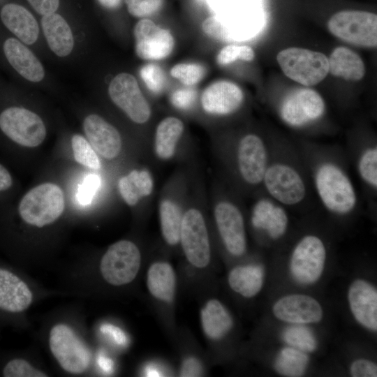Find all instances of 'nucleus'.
I'll list each match as a JSON object with an SVG mask.
<instances>
[{
    "label": "nucleus",
    "mask_w": 377,
    "mask_h": 377,
    "mask_svg": "<svg viewBox=\"0 0 377 377\" xmlns=\"http://www.w3.org/2000/svg\"><path fill=\"white\" fill-rule=\"evenodd\" d=\"M179 246L183 258L178 271L180 286L196 295L209 288L213 251L206 219L198 208L183 213Z\"/></svg>",
    "instance_id": "nucleus-1"
},
{
    "label": "nucleus",
    "mask_w": 377,
    "mask_h": 377,
    "mask_svg": "<svg viewBox=\"0 0 377 377\" xmlns=\"http://www.w3.org/2000/svg\"><path fill=\"white\" fill-rule=\"evenodd\" d=\"M179 286V272L170 260L158 257L148 263L145 271L148 299L170 339L178 328L175 314Z\"/></svg>",
    "instance_id": "nucleus-2"
},
{
    "label": "nucleus",
    "mask_w": 377,
    "mask_h": 377,
    "mask_svg": "<svg viewBox=\"0 0 377 377\" xmlns=\"http://www.w3.org/2000/svg\"><path fill=\"white\" fill-rule=\"evenodd\" d=\"M313 179L319 199L329 212L346 215L355 209L357 196L354 185L338 163L330 159L319 161L313 167Z\"/></svg>",
    "instance_id": "nucleus-3"
},
{
    "label": "nucleus",
    "mask_w": 377,
    "mask_h": 377,
    "mask_svg": "<svg viewBox=\"0 0 377 377\" xmlns=\"http://www.w3.org/2000/svg\"><path fill=\"white\" fill-rule=\"evenodd\" d=\"M222 22L227 42L245 39L261 23L263 10L258 0H206Z\"/></svg>",
    "instance_id": "nucleus-4"
},
{
    "label": "nucleus",
    "mask_w": 377,
    "mask_h": 377,
    "mask_svg": "<svg viewBox=\"0 0 377 377\" xmlns=\"http://www.w3.org/2000/svg\"><path fill=\"white\" fill-rule=\"evenodd\" d=\"M199 303V322L201 332L208 347L212 361L220 346L235 329V319L228 306L209 288L196 295Z\"/></svg>",
    "instance_id": "nucleus-5"
},
{
    "label": "nucleus",
    "mask_w": 377,
    "mask_h": 377,
    "mask_svg": "<svg viewBox=\"0 0 377 377\" xmlns=\"http://www.w3.org/2000/svg\"><path fill=\"white\" fill-rule=\"evenodd\" d=\"M64 207L62 189L55 184L44 183L24 195L19 202L17 214L27 224L42 228L54 222Z\"/></svg>",
    "instance_id": "nucleus-6"
},
{
    "label": "nucleus",
    "mask_w": 377,
    "mask_h": 377,
    "mask_svg": "<svg viewBox=\"0 0 377 377\" xmlns=\"http://www.w3.org/2000/svg\"><path fill=\"white\" fill-rule=\"evenodd\" d=\"M142 255L138 246L128 239L112 244L103 255L99 270L109 285L119 287L131 284L139 275Z\"/></svg>",
    "instance_id": "nucleus-7"
},
{
    "label": "nucleus",
    "mask_w": 377,
    "mask_h": 377,
    "mask_svg": "<svg viewBox=\"0 0 377 377\" xmlns=\"http://www.w3.org/2000/svg\"><path fill=\"white\" fill-rule=\"evenodd\" d=\"M262 183L270 197L281 205H298L306 195L301 172L288 161L269 160Z\"/></svg>",
    "instance_id": "nucleus-8"
},
{
    "label": "nucleus",
    "mask_w": 377,
    "mask_h": 377,
    "mask_svg": "<svg viewBox=\"0 0 377 377\" xmlns=\"http://www.w3.org/2000/svg\"><path fill=\"white\" fill-rule=\"evenodd\" d=\"M276 60L288 77L304 86L317 84L329 73L328 58L320 52L289 47L280 51Z\"/></svg>",
    "instance_id": "nucleus-9"
},
{
    "label": "nucleus",
    "mask_w": 377,
    "mask_h": 377,
    "mask_svg": "<svg viewBox=\"0 0 377 377\" xmlns=\"http://www.w3.org/2000/svg\"><path fill=\"white\" fill-rule=\"evenodd\" d=\"M0 131L9 141L24 147H36L46 137V128L41 118L19 106H10L1 110Z\"/></svg>",
    "instance_id": "nucleus-10"
},
{
    "label": "nucleus",
    "mask_w": 377,
    "mask_h": 377,
    "mask_svg": "<svg viewBox=\"0 0 377 377\" xmlns=\"http://www.w3.org/2000/svg\"><path fill=\"white\" fill-rule=\"evenodd\" d=\"M327 27L332 34L348 43L366 47L377 45V15L362 10H343L334 14Z\"/></svg>",
    "instance_id": "nucleus-11"
},
{
    "label": "nucleus",
    "mask_w": 377,
    "mask_h": 377,
    "mask_svg": "<svg viewBox=\"0 0 377 377\" xmlns=\"http://www.w3.org/2000/svg\"><path fill=\"white\" fill-rule=\"evenodd\" d=\"M50 350L66 371L82 374L90 363V353L73 330L66 324H57L50 330Z\"/></svg>",
    "instance_id": "nucleus-12"
},
{
    "label": "nucleus",
    "mask_w": 377,
    "mask_h": 377,
    "mask_svg": "<svg viewBox=\"0 0 377 377\" xmlns=\"http://www.w3.org/2000/svg\"><path fill=\"white\" fill-rule=\"evenodd\" d=\"M325 259L326 249L322 239L315 235H305L297 242L291 253V275L300 283H313L323 274Z\"/></svg>",
    "instance_id": "nucleus-13"
},
{
    "label": "nucleus",
    "mask_w": 377,
    "mask_h": 377,
    "mask_svg": "<svg viewBox=\"0 0 377 377\" xmlns=\"http://www.w3.org/2000/svg\"><path fill=\"white\" fill-rule=\"evenodd\" d=\"M216 232L226 251L232 257L242 256L247 249L244 216L232 202L223 200L214 208Z\"/></svg>",
    "instance_id": "nucleus-14"
},
{
    "label": "nucleus",
    "mask_w": 377,
    "mask_h": 377,
    "mask_svg": "<svg viewBox=\"0 0 377 377\" xmlns=\"http://www.w3.org/2000/svg\"><path fill=\"white\" fill-rule=\"evenodd\" d=\"M325 110V102L318 92L309 88H300L284 98L279 114L286 124L301 128L318 120Z\"/></svg>",
    "instance_id": "nucleus-15"
},
{
    "label": "nucleus",
    "mask_w": 377,
    "mask_h": 377,
    "mask_svg": "<svg viewBox=\"0 0 377 377\" xmlns=\"http://www.w3.org/2000/svg\"><path fill=\"white\" fill-rule=\"evenodd\" d=\"M269 160L268 148L260 136L249 133L239 140L236 164L244 182L252 186L261 184Z\"/></svg>",
    "instance_id": "nucleus-16"
},
{
    "label": "nucleus",
    "mask_w": 377,
    "mask_h": 377,
    "mask_svg": "<svg viewBox=\"0 0 377 377\" xmlns=\"http://www.w3.org/2000/svg\"><path fill=\"white\" fill-rule=\"evenodd\" d=\"M108 93L113 103L133 121L144 124L150 118V106L131 74L117 75L110 83Z\"/></svg>",
    "instance_id": "nucleus-17"
},
{
    "label": "nucleus",
    "mask_w": 377,
    "mask_h": 377,
    "mask_svg": "<svg viewBox=\"0 0 377 377\" xmlns=\"http://www.w3.org/2000/svg\"><path fill=\"white\" fill-rule=\"evenodd\" d=\"M170 340L177 355L175 376L179 377L207 376L211 360L207 351L202 350L187 329L177 328Z\"/></svg>",
    "instance_id": "nucleus-18"
},
{
    "label": "nucleus",
    "mask_w": 377,
    "mask_h": 377,
    "mask_svg": "<svg viewBox=\"0 0 377 377\" xmlns=\"http://www.w3.org/2000/svg\"><path fill=\"white\" fill-rule=\"evenodd\" d=\"M136 54L143 59L158 60L172 51L175 40L171 33L151 20L142 19L134 27Z\"/></svg>",
    "instance_id": "nucleus-19"
},
{
    "label": "nucleus",
    "mask_w": 377,
    "mask_h": 377,
    "mask_svg": "<svg viewBox=\"0 0 377 377\" xmlns=\"http://www.w3.org/2000/svg\"><path fill=\"white\" fill-rule=\"evenodd\" d=\"M274 316L291 324L320 322L323 317L320 304L315 298L303 294H291L279 298L272 306Z\"/></svg>",
    "instance_id": "nucleus-20"
},
{
    "label": "nucleus",
    "mask_w": 377,
    "mask_h": 377,
    "mask_svg": "<svg viewBox=\"0 0 377 377\" xmlns=\"http://www.w3.org/2000/svg\"><path fill=\"white\" fill-rule=\"evenodd\" d=\"M348 301L351 313L359 324L373 332L377 330V290L364 279L350 285Z\"/></svg>",
    "instance_id": "nucleus-21"
},
{
    "label": "nucleus",
    "mask_w": 377,
    "mask_h": 377,
    "mask_svg": "<svg viewBox=\"0 0 377 377\" xmlns=\"http://www.w3.org/2000/svg\"><path fill=\"white\" fill-rule=\"evenodd\" d=\"M88 142L98 154L106 159L116 158L121 151L122 142L119 131L101 116L89 114L83 121Z\"/></svg>",
    "instance_id": "nucleus-22"
},
{
    "label": "nucleus",
    "mask_w": 377,
    "mask_h": 377,
    "mask_svg": "<svg viewBox=\"0 0 377 377\" xmlns=\"http://www.w3.org/2000/svg\"><path fill=\"white\" fill-rule=\"evenodd\" d=\"M244 95L235 84L221 80L208 86L201 95L203 110L211 114L227 115L235 112L242 105Z\"/></svg>",
    "instance_id": "nucleus-23"
},
{
    "label": "nucleus",
    "mask_w": 377,
    "mask_h": 377,
    "mask_svg": "<svg viewBox=\"0 0 377 377\" xmlns=\"http://www.w3.org/2000/svg\"><path fill=\"white\" fill-rule=\"evenodd\" d=\"M32 300L27 283L13 272L0 267V311L22 312L31 305Z\"/></svg>",
    "instance_id": "nucleus-24"
},
{
    "label": "nucleus",
    "mask_w": 377,
    "mask_h": 377,
    "mask_svg": "<svg viewBox=\"0 0 377 377\" xmlns=\"http://www.w3.org/2000/svg\"><path fill=\"white\" fill-rule=\"evenodd\" d=\"M251 221L255 229L264 230L271 238L278 239L285 234L288 218L282 206L272 198H267L255 204Z\"/></svg>",
    "instance_id": "nucleus-25"
},
{
    "label": "nucleus",
    "mask_w": 377,
    "mask_h": 377,
    "mask_svg": "<svg viewBox=\"0 0 377 377\" xmlns=\"http://www.w3.org/2000/svg\"><path fill=\"white\" fill-rule=\"evenodd\" d=\"M265 279L263 267L256 263H240L230 269L226 282L236 295L251 299L262 290Z\"/></svg>",
    "instance_id": "nucleus-26"
},
{
    "label": "nucleus",
    "mask_w": 377,
    "mask_h": 377,
    "mask_svg": "<svg viewBox=\"0 0 377 377\" xmlns=\"http://www.w3.org/2000/svg\"><path fill=\"white\" fill-rule=\"evenodd\" d=\"M3 48L8 61L21 76L34 82L43 79L45 71L41 63L22 42L9 38Z\"/></svg>",
    "instance_id": "nucleus-27"
},
{
    "label": "nucleus",
    "mask_w": 377,
    "mask_h": 377,
    "mask_svg": "<svg viewBox=\"0 0 377 377\" xmlns=\"http://www.w3.org/2000/svg\"><path fill=\"white\" fill-rule=\"evenodd\" d=\"M0 16L6 27L24 43L31 45L38 39L39 28L36 20L22 6L7 3L2 7Z\"/></svg>",
    "instance_id": "nucleus-28"
},
{
    "label": "nucleus",
    "mask_w": 377,
    "mask_h": 377,
    "mask_svg": "<svg viewBox=\"0 0 377 377\" xmlns=\"http://www.w3.org/2000/svg\"><path fill=\"white\" fill-rule=\"evenodd\" d=\"M41 25L51 50L59 57H66L73 50L74 39L71 27L65 19L57 13L45 15Z\"/></svg>",
    "instance_id": "nucleus-29"
},
{
    "label": "nucleus",
    "mask_w": 377,
    "mask_h": 377,
    "mask_svg": "<svg viewBox=\"0 0 377 377\" xmlns=\"http://www.w3.org/2000/svg\"><path fill=\"white\" fill-rule=\"evenodd\" d=\"M329 72L346 80L358 81L365 73L362 58L354 51L346 47H337L328 59Z\"/></svg>",
    "instance_id": "nucleus-30"
},
{
    "label": "nucleus",
    "mask_w": 377,
    "mask_h": 377,
    "mask_svg": "<svg viewBox=\"0 0 377 377\" xmlns=\"http://www.w3.org/2000/svg\"><path fill=\"white\" fill-rule=\"evenodd\" d=\"M183 132L184 124L179 119L168 117L162 119L154 137V149L156 156L164 161L172 158Z\"/></svg>",
    "instance_id": "nucleus-31"
},
{
    "label": "nucleus",
    "mask_w": 377,
    "mask_h": 377,
    "mask_svg": "<svg viewBox=\"0 0 377 377\" xmlns=\"http://www.w3.org/2000/svg\"><path fill=\"white\" fill-rule=\"evenodd\" d=\"M119 193L129 206L137 205L141 198L151 195L154 182L146 170H133L118 181Z\"/></svg>",
    "instance_id": "nucleus-32"
},
{
    "label": "nucleus",
    "mask_w": 377,
    "mask_h": 377,
    "mask_svg": "<svg viewBox=\"0 0 377 377\" xmlns=\"http://www.w3.org/2000/svg\"><path fill=\"white\" fill-rule=\"evenodd\" d=\"M184 212L174 200L166 198L161 201L158 207L161 235L169 248L179 246Z\"/></svg>",
    "instance_id": "nucleus-33"
},
{
    "label": "nucleus",
    "mask_w": 377,
    "mask_h": 377,
    "mask_svg": "<svg viewBox=\"0 0 377 377\" xmlns=\"http://www.w3.org/2000/svg\"><path fill=\"white\" fill-rule=\"evenodd\" d=\"M308 362L306 353L289 346L283 348L278 353L274 361V368L282 376L298 377L304 374Z\"/></svg>",
    "instance_id": "nucleus-34"
},
{
    "label": "nucleus",
    "mask_w": 377,
    "mask_h": 377,
    "mask_svg": "<svg viewBox=\"0 0 377 377\" xmlns=\"http://www.w3.org/2000/svg\"><path fill=\"white\" fill-rule=\"evenodd\" d=\"M282 338L289 346L305 353L314 351L317 340L312 331L301 324H293L282 332Z\"/></svg>",
    "instance_id": "nucleus-35"
},
{
    "label": "nucleus",
    "mask_w": 377,
    "mask_h": 377,
    "mask_svg": "<svg viewBox=\"0 0 377 377\" xmlns=\"http://www.w3.org/2000/svg\"><path fill=\"white\" fill-rule=\"evenodd\" d=\"M357 171L362 182L369 188H377V147L373 145L364 148L357 160Z\"/></svg>",
    "instance_id": "nucleus-36"
},
{
    "label": "nucleus",
    "mask_w": 377,
    "mask_h": 377,
    "mask_svg": "<svg viewBox=\"0 0 377 377\" xmlns=\"http://www.w3.org/2000/svg\"><path fill=\"white\" fill-rule=\"evenodd\" d=\"M71 146L75 160L90 169L101 168L100 159L89 142L81 135L75 134L71 138Z\"/></svg>",
    "instance_id": "nucleus-37"
},
{
    "label": "nucleus",
    "mask_w": 377,
    "mask_h": 377,
    "mask_svg": "<svg viewBox=\"0 0 377 377\" xmlns=\"http://www.w3.org/2000/svg\"><path fill=\"white\" fill-rule=\"evenodd\" d=\"M205 73V68L196 63L178 64L170 70L171 75L186 86H193L199 82Z\"/></svg>",
    "instance_id": "nucleus-38"
},
{
    "label": "nucleus",
    "mask_w": 377,
    "mask_h": 377,
    "mask_svg": "<svg viewBox=\"0 0 377 377\" xmlns=\"http://www.w3.org/2000/svg\"><path fill=\"white\" fill-rule=\"evenodd\" d=\"M5 377H45L47 374L34 367L28 361L21 358L9 360L2 369Z\"/></svg>",
    "instance_id": "nucleus-39"
},
{
    "label": "nucleus",
    "mask_w": 377,
    "mask_h": 377,
    "mask_svg": "<svg viewBox=\"0 0 377 377\" xmlns=\"http://www.w3.org/2000/svg\"><path fill=\"white\" fill-rule=\"evenodd\" d=\"M254 57V51L249 46L229 45L221 50L216 61L220 66H226L237 59L250 61Z\"/></svg>",
    "instance_id": "nucleus-40"
},
{
    "label": "nucleus",
    "mask_w": 377,
    "mask_h": 377,
    "mask_svg": "<svg viewBox=\"0 0 377 377\" xmlns=\"http://www.w3.org/2000/svg\"><path fill=\"white\" fill-rule=\"evenodd\" d=\"M140 74L147 88L152 92L160 93L165 87V73L159 66L147 64L141 68Z\"/></svg>",
    "instance_id": "nucleus-41"
},
{
    "label": "nucleus",
    "mask_w": 377,
    "mask_h": 377,
    "mask_svg": "<svg viewBox=\"0 0 377 377\" xmlns=\"http://www.w3.org/2000/svg\"><path fill=\"white\" fill-rule=\"evenodd\" d=\"M101 185L100 177L95 174H89L85 177L79 185L77 200L82 205H87L91 200Z\"/></svg>",
    "instance_id": "nucleus-42"
},
{
    "label": "nucleus",
    "mask_w": 377,
    "mask_h": 377,
    "mask_svg": "<svg viewBox=\"0 0 377 377\" xmlns=\"http://www.w3.org/2000/svg\"><path fill=\"white\" fill-rule=\"evenodd\" d=\"M128 11L135 17H146L158 11L163 0H125Z\"/></svg>",
    "instance_id": "nucleus-43"
},
{
    "label": "nucleus",
    "mask_w": 377,
    "mask_h": 377,
    "mask_svg": "<svg viewBox=\"0 0 377 377\" xmlns=\"http://www.w3.org/2000/svg\"><path fill=\"white\" fill-rule=\"evenodd\" d=\"M142 374L145 376H168L175 374V369L163 361L158 359L148 360L142 369Z\"/></svg>",
    "instance_id": "nucleus-44"
},
{
    "label": "nucleus",
    "mask_w": 377,
    "mask_h": 377,
    "mask_svg": "<svg viewBox=\"0 0 377 377\" xmlns=\"http://www.w3.org/2000/svg\"><path fill=\"white\" fill-rule=\"evenodd\" d=\"M350 374L353 377H376V364L367 359H357L352 362Z\"/></svg>",
    "instance_id": "nucleus-45"
},
{
    "label": "nucleus",
    "mask_w": 377,
    "mask_h": 377,
    "mask_svg": "<svg viewBox=\"0 0 377 377\" xmlns=\"http://www.w3.org/2000/svg\"><path fill=\"white\" fill-rule=\"evenodd\" d=\"M196 91L193 89H179L176 90L171 96L172 104L177 108H188L195 101Z\"/></svg>",
    "instance_id": "nucleus-46"
},
{
    "label": "nucleus",
    "mask_w": 377,
    "mask_h": 377,
    "mask_svg": "<svg viewBox=\"0 0 377 377\" xmlns=\"http://www.w3.org/2000/svg\"><path fill=\"white\" fill-rule=\"evenodd\" d=\"M34 10L43 15L54 13L59 6V0H27Z\"/></svg>",
    "instance_id": "nucleus-47"
},
{
    "label": "nucleus",
    "mask_w": 377,
    "mask_h": 377,
    "mask_svg": "<svg viewBox=\"0 0 377 377\" xmlns=\"http://www.w3.org/2000/svg\"><path fill=\"white\" fill-rule=\"evenodd\" d=\"M100 330L103 334L110 336L118 345H126V336L124 332L118 327L111 324H103V325H101Z\"/></svg>",
    "instance_id": "nucleus-48"
},
{
    "label": "nucleus",
    "mask_w": 377,
    "mask_h": 377,
    "mask_svg": "<svg viewBox=\"0 0 377 377\" xmlns=\"http://www.w3.org/2000/svg\"><path fill=\"white\" fill-rule=\"evenodd\" d=\"M14 180L9 170L0 163V195L9 191L13 186Z\"/></svg>",
    "instance_id": "nucleus-49"
},
{
    "label": "nucleus",
    "mask_w": 377,
    "mask_h": 377,
    "mask_svg": "<svg viewBox=\"0 0 377 377\" xmlns=\"http://www.w3.org/2000/svg\"><path fill=\"white\" fill-rule=\"evenodd\" d=\"M99 365L101 367V368L108 372L110 371V370L112 369V362L111 360L105 358V357H100L99 358Z\"/></svg>",
    "instance_id": "nucleus-50"
},
{
    "label": "nucleus",
    "mask_w": 377,
    "mask_h": 377,
    "mask_svg": "<svg viewBox=\"0 0 377 377\" xmlns=\"http://www.w3.org/2000/svg\"><path fill=\"white\" fill-rule=\"evenodd\" d=\"M100 3L108 8H114L119 6L121 0H98Z\"/></svg>",
    "instance_id": "nucleus-51"
},
{
    "label": "nucleus",
    "mask_w": 377,
    "mask_h": 377,
    "mask_svg": "<svg viewBox=\"0 0 377 377\" xmlns=\"http://www.w3.org/2000/svg\"><path fill=\"white\" fill-rule=\"evenodd\" d=\"M199 4H204L205 3L206 0H195Z\"/></svg>",
    "instance_id": "nucleus-52"
}]
</instances>
